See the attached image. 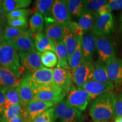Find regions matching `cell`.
I'll use <instances>...</instances> for the list:
<instances>
[{
  "instance_id": "7bdbcfd3",
  "label": "cell",
  "mask_w": 122,
  "mask_h": 122,
  "mask_svg": "<svg viewBox=\"0 0 122 122\" xmlns=\"http://www.w3.org/2000/svg\"><path fill=\"white\" fill-rule=\"evenodd\" d=\"M111 10H110V9L109 5H108L107 3V4L102 7L101 8L98 10V13H97V16H100V15H104L107 14L111 13Z\"/></svg>"
},
{
  "instance_id": "f5cc1de1",
  "label": "cell",
  "mask_w": 122,
  "mask_h": 122,
  "mask_svg": "<svg viewBox=\"0 0 122 122\" xmlns=\"http://www.w3.org/2000/svg\"><path fill=\"white\" fill-rule=\"evenodd\" d=\"M108 122L107 121H98V122Z\"/></svg>"
},
{
  "instance_id": "ffe728a7",
  "label": "cell",
  "mask_w": 122,
  "mask_h": 122,
  "mask_svg": "<svg viewBox=\"0 0 122 122\" xmlns=\"http://www.w3.org/2000/svg\"><path fill=\"white\" fill-rule=\"evenodd\" d=\"M35 49L40 53L46 51L56 52L55 41L49 39L43 33H40L33 36Z\"/></svg>"
},
{
  "instance_id": "d6a6232c",
  "label": "cell",
  "mask_w": 122,
  "mask_h": 122,
  "mask_svg": "<svg viewBox=\"0 0 122 122\" xmlns=\"http://www.w3.org/2000/svg\"><path fill=\"white\" fill-rule=\"evenodd\" d=\"M41 61L45 67L53 68L58 65V58L56 53L51 51L41 53Z\"/></svg>"
},
{
  "instance_id": "60d3db41",
  "label": "cell",
  "mask_w": 122,
  "mask_h": 122,
  "mask_svg": "<svg viewBox=\"0 0 122 122\" xmlns=\"http://www.w3.org/2000/svg\"><path fill=\"white\" fill-rule=\"evenodd\" d=\"M108 5L111 10L122 9V0H111L108 1Z\"/></svg>"
},
{
  "instance_id": "2e32d148",
  "label": "cell",
  "mask_w": 122,
  "mask_h": 122,
  "mask_svg": "<svg viewBox=\"0 0 122 122\" xmlns=\"http://www.w3.org/2000/svg\"><path fill=\"white\" fill-rule=\"evenodd\" d=\"M106 67L110 81L115 87H122V59L115 58Z\"/></svg>"
},
{
  "instance_id": "e0dca14e",
  "label": "cell",
  "mask_w": 122,
  "mask_h": 122,
  "mask_svg": "<svg viewBox=\"0 0 122 122\" xmlns=\"http://www.w3.org/2000/svg\"><path fill=\"white\" fill-rule=\"evenodd\" d=\"M45 34L54 41L63 40L65 27L56 23L53 18H45Z\"/></svg>"
},
{
  "instance_id": "d590c367",
  "label": "cell",
  "mask_w": 122,
  "mask_h": 122,
  "mask_svg": "<svg viewBox=\"0 0 122 122\" xmlns=\"http://www.w3.org/2000/svg\"><path fill=\"white\" fill-rule=\"evenodd\" d=\"M54 107L50 108L35 118L32 122H54Z\"/></svg>"
},
{
  "instance_id": "3957f363",
  "label": "cell",
  "mask_w": 122,
  "mask_h": 122,
  "mask_svg": "<svg viewBox=\"0 0 122 122\" xmlns=\"http://www.w3.org/2000/svg\"><path fill=\"white\" fill-rule=\"evenodd\" d=\"M84 120L81 111L70 106L65 98L54 106V122H83Z\"/></svg>"
},
{
  "instance_id": "7a4b0ae2",
  "label": "cell",
  "mask_w": 122,
  "mask_h": 122,
  "mask_svg": "<svg viewBox=\"0 0 122 122\" xmlns=\"http://www.w3.org/2000/svg\"><path fill=\"white\" fill-rule=\"evenodd\" d=\"M0 66L11 70L19 78L25 71L21 66L19 52L5 40L0 42Z\"/></svg>"
},
{
  "instance_id": "603a6c76",
  "label": "cell",
  "mask_w": 122,
  "mask_h": 122,
  "mask_svg": "<svg viewBox=\"0 0 122 122\" xmlns=\"http://www.w3.org/2000/svg\"><path fill=\"white\" fill-rule=\"evenodd\" d=\"M56 54L58 58L57 67L70 70L68 62L67 51L63 40L55 41Z\"/></svg>"
},
{
  "instance_id": "74e56055",
  "label": "cell",
  "mask_w": 122,
  "mask_h": 122,
  "mask_svg": "<svg viewBox=\"0 0 122 122\" xmlns=\"http://www.w3.org/2000/svg\"><path fill=\"white\" fill-rule=\"evenodd\" d=\"M33 11L31 9H18L9 13L6 15L7 20L13 19L21 17H28V16Z\"/></svg>"
},
{
  "instance_id": "681fc988",
  "label": "cell",
  "mask_w": 122,
  "mask_h": 122,
  "mask_svg": "<svg viewBox=\"0 0 122 122\" xmlns=\"http://www.w3.org/2000/svg\"><path fill=\"white\" fill-rule=\"evenodd\" d=\"M120 28H121L122 32V13L121 14V15H120Z\"/></svg>"
},
{
  "instance_id": "816d5d0a",
  "label": "cell",
  "mask_w": 122,
  "mask_h": 122,
  "mask_svg": "<svg viewBox=\"0 0 122 122\" xmlns=\"http://www.w3.org/2000/svg\"><path fill=\"white\" fill-rule=\"evenodd\" d=\"M1 4H2V0H0V7H1Z\"/></svg>"
},
{
  "instance_id": "d6986e66",
  "label": "cell",
  "mask_w": 122,
  "mask_h": 122,
  "mask_svg": "<svg viewBox=\"0 0 122 122\" xmlns=\"http://www.w3.org/2000/svg\"><path fill=\"white\" fill-rule=\"evenodd\" d=\"M96 37L97 36L93 32L83 36L82 40V48L84 54V60L93 62V54L96 49Z\"/></svg>"
},
{
  "instance_id": "ac0fdd59",
  "label": "cell",
  "mask_w": 122,
  "mask_h": 122,
  "mask_svg": "<svg viewBox=\"0 0 122 122\" xmlns=\"http://www.w3.org/2000/svg\"><path fill=\"white\" fill-rule=\"evenodd\" d=\"M16 88L22 105L23 107H25L34 99V90L30 84L29 75L23 77Z\"/></svg>"
},
{
  "instance_id": "836d02e7",
  "label": "cell",
  "mask_w": 122,
  "mask_h": 122,
  "mask_svg": "<svg viewBox=\"0 0 122 122\" xmlns=\"http://www.w3.org/2000/svg\"><path fill=\"white\" fill-rule=\"evenodd\" d=\"M23 107L21 104L13 105L5 110L2 117L7 122L22 115Z\"/></svg>"
},
{
  "instance_id": "1f68e13d",
  "label": "cell",
  "mask_w": 122,
  "mask_h": 122,
  "mask_svg": "<svg viewBox=\"0 0 122 122\" xmlns=\"http://www.w3.org/2000/svg\"><path fill=\"white\" fill-rule=\"evenodd\" d=\"M108 3V1L105 0H88L84 1V11L88 12L96 16H97L98 10L103 6Z\"/></svg>"
},
{
  "instance_id": "d4e9b609",
  "label": "cell",
  "mask_w": 122,
  "mask_h": 122,
  "mask_svg": "<svg viewBox=\"0 0 122 122\" xmlns=\"http://www.w3.org/2000/svg\"><path fill=\"white\" fill-rule=\"evenodd\" d=\"M82 40H83V37L79 38L77 47L71 56L70 61L68 62L70 70L72 74L75 70L84 61V54L83 48H82Z\"/></svg>"
},
{
  "instance_id": "f546056e",
  "label": "cell",
  "mask_w": 122,
  "mask_h": 122,
  "mask_svg": "<svg viewBox=\"0 0 122 122\" xmlns=\"http://www.w3.org/2000/svg\"><path fill=\"white\" fill-rule=\"evenodd\" d=\"M97 16L88 12L84 11L79 18L78 24L83 29L84 32H91L93 30Z\"/></svg>"
},
{
  "instance_id": "8fae6325",
  "label": "cell",
  "mask_w": 122,
  "mask_h": 122,
  "mask_svg": "<svg viewBox=\"0 0 122 122\" xmlns=\"http://www.w3.org/2000/svg\"><path fill=\"white\" fill-rule=\"evenodd\" d=\"M93 62L84 60L72 74L73 81L77 88H81L85 83L91 79L93 67Z\"/></svg>"
},
{
  "instance_id": "cb8c5ba5",
  "label": "cell",
  "mask_w": 122,
  "mask_h": 122,
  "mask_svg": "<svg viewBox=\"0 0 122 122\" xmlns=\"http://www.w3.org/2000/svg\"><path fill=\"white\" fill-rule=\"evenodd\" d=\"M30 0H3L1 8L6 14L18 10L28 7L31 4Z\"/></svg>"
},
{
  "instance_id": "ee69618b",
  "label": "cell",
  "mask_w": 122,
  "mask_h": 122,
  "mask_svg": "<svg viewBox=\"0 0 122 122\" xmlns=\"http://www.w3.org/2000/svg\"><path fill=\"white\" fill-rule=\"evenodd\" d=\"M7 23L6 14L5 13L3 9L0 7V24L6 27V24Z\"/></svg>"
},
{
  "instance_id": "484cf974",
  "label": "cell",
  "mask_w": 122,
  "mask_h": 122,
  "mask_svg": "<svg viewBox=\"0 0 122 122\" xmlns=\"http://www.w3.org/2000/svg\"><path fill=\"white\" fill-rule=\"evenodd\" d=\"M78 40L79 38L71 32L70 28L65 27V33L63 41L67 51L68 62L70 61L71 56L77 47Z\"/></svg>"
},
{
  "instance_id": "7c38bea8",
  "label": "cell",
  "mask_w": 122,
  "mask_h": 122,
  "mask_svg": "<svg viewBox=\"0 0 122 122\" xmlns=\"http://www.w3.org/2000/svg\"><path fill=\"white\" fill-rule=\"evenodd\" d=\"M53 82L56 86L68 93L72 86V74L69 70L56 67L53 70Z\"/></svg>"
},
{
  "instance_id": "db71d44e",
  "label": "cell",
  "mask_w": 122,
  "mask_h": 122,
  "mask_svg": "<svg viewBox=\"0 0 122 122\" xmlns=\"http://www.w3.org/2000/svg\"></svg>"
},
{
  "instance_id": "bcb514c9",
  "label": "cell",
  "mask_w": 122,
  "mask_h": 122,
  "mask_svg": "<svg viewBox=\"0 0 122 122\" xmlns=\"http://www.w3.org/2000/svg\"><path fill=\"white\" fill-rule=\"evenodd\" d=\"M4 25H2L0 24V42H2L4 41V29H5Z\"/></svg>"
},
{
  "instance_id": "30bf717a",
  "label": "cell",
  "mask_w": 122,
  "mask_h": 122,
  "mask_svg": "<svg viewBox=\"0 0 122 122\" xmlns=\"http://www.w3.org/2000/svg\"><path fill=\"white\" fill-rule=\"evenodd\" d=\"M52 18L57 23L68 27L72 20L65 0H56L51 11Z\"/></svg>"
},
{
  "instance_id": "7402d4cb",
  "label": "cell",
  "mask_w": 122,
  "mask_h": 122,
  "mask_svg": "<svg viewBox=\"0 0 122 122\" xmlns=\"http://www.w3.org/2000/svg\"><path fill=\"white\" fill-rule=\"evenodd\" d=\"M0 77L5 87H17L22 78H19L12 72L4 67L0 66Z\"/></svg>"
},
{
  "instance_id": "ba28073f",
  "label": "cell",
  "mask_w": 122,
  "mask_h": 122,
  "mask_svg": "<svg viewBox=\"0 0 122 122\" xmlns=\"http://www.w3.org/2000/svg\"><path fill=\"white\" fill-rule=\"evenodd\" d=\"M54 104L51 102L33 100L23 109L22 115L27 122H32L33 119L40 114L50 108Z\"/></svg>"
},
{
  "instance_id": "83f0119b",
  "label": "cell",
  "mask_w": 122,
  "mask_h": 122,
  "mask_svg": "<svg viewBox=\"0 0 122 122\" xmlns=\"http://www.w3.org/2000/svg\"><path fill=\"white\" fill-rule=\"evenodd\" d=\"M6 97L5 110L13 105L21 104V100L16 87H6L2 91Z\"/></svg>"
},
{
  "instance_id": "5bb4252c",
  "label": "cell",
  "mask_w": 122,
  "mask_h": 122,
  "mask_svg": "<svg viewBox=\"0 0 122 122\" xmlns=\"http://www.w3.org/2000/svg\"><path fill=\"white\" fill-rule=\"evenodd\" d=\"M113 19L111 13L96 18L93 32L97 36H106L113 30Z\"/></svg>"
},
{
  "instance_id": "5b68a950",
  "label": "cell",
  "mask_w": 122,
  "mask_h": 122,
  "mask_svg": "<svg viewBox=\"0 0 122 122\" xmlns=\"http://www.w3.org/2000/svg\"><path fill=\"white\" fill-rule=\"evenodd\" d=\"M66 100L70 106L79 111H83L86 109L92 99L87 92L82 88H75L72 85Z\"/></svg>"
},
{
  "instance_id": "ab89813d",
  "label": "cell",
  "mask_w": 122,
  "mask_h": 122,
  "mask_svg": "<svg viewBox=\"0 0 122 122\" xmlns=\"http://www.w3.org/2000/svg\"><path fill=\"white\" fill-rule=\"evenodd\" d=\"M122 117V92H120L117 97V103L115 106V110L114 117Z\"/></svg>"
},
{
  "instance_id": "f907efd6",
  "label": "cell",
  "mask_w": 122,
  "mask_h": 122,
  "mask_svg": "<svg viewBox=\"0 0 122 122\" xmlns=\"http://www.w3.org/2000/svg\"><path fill=\"white\" fill-rule=\"evenodd\" d=\"M0 122H6V120L3 118V117H0Z\"/></svg>"
},
{
  "instance_id": "8992f818",
  "label": "cell",
  "mask_w": 122,
  "mask_h": 122,
  "mask_svg": "<svg viewBox=\"0 0 122 122\" xmlns=\"http://www.w3.org/2000/svg\"><path fill=\"white\" fill-rule=\"evenodd\" d=\"M96 50L99 60L106 65L116 58L113 44L106 36H97Z\"/></svg>"
},
{
  "instance_id": "277c9868",
  "label": "cell",
  "mask_w": 122,
  "mask_h": 122,
  "mask_svg": "<svg viewBox=\"0 0 122 122\" xmlns=\"http://www.w3.org/2000/svg\"><path fill=\"white\" fill-rule=\"evenodd\" d=\"M66 93L55 84L42 86L34 90V99L51 102L54 105L63 100Z\"/></svg>"
},
{
  "instance_id": "9a60e30c",
  "label": "cell",
  "mask_w": 122,
  "mask_h": 122,
  "mask_svg": "<svg viewBox=\"0 0 122 122\" xmlns=\"http://www.w3.org/2000/svg\"><path fill=\"white\" fill-rule=\"evenodd\" d=\"M19 52H30L35 51L34 41L30 30H27L19 37L7 41Z\"/></svg>"
},
{
  "instance_id": "c3c4849f",
  "label": "cell",
  "mask_w": 122,
  "mask_h": 122,
  "mask_svg": "<svg viewBox=\"0 0 122 122\" xmlns=\"http://www.w3.org/2000/svg\"><path fill=\"white\" fill-rule=\"evenodd\" d=\"M5 88V86H4V85L2 84V81H1V77H0V91L1 92Z\"/></svg>"
},
{
  "instance_id": "b9f144b4",
  "label": "cell",
  "mask_w": 122,
  "mask_h": 122,
  "mask_svg": "<svg viewBox=\"0 0 122 122\" xmlns=\"http://www.w3.org/2000/svg\"><path fill=\"white\" fill-rule=\"evenodd\" d=\"M6 97L4 93L0 91V117H2L5 111Z\"/></svg>"
},
{
  "instance_id": "e575fe53",
  "label": "cell",
  "mask_w": 122,
  "mask_h": 122,
  "mask_svg": "<svg viewBox=\"0 0 122 122\" xmlns=\"http://www.w3.org/2000/svg\"><path fill=\"white\" fill-rule=\"evenodd\" d=\"M25 30L14 28V27H10L8 25H6L4 29V40L6 41L13 40L21 36L24 32Z\"/></svg>"
},
{
  "instance_id": "7dc6e473",
  "label": "cell",
  "mask_w": 122,
  "mask_h": 122,
  "mask_svg": "<svg viewBox=\"0 0 122 122\" xmlns=\"http://www.w3.org/2000/svg\"><path fill=\"white\" fill-rule=\"evenodd\" d=\"M114 122H122V117L119 116V117H115Z\"/></svg>"
},
{
  "instance_id": "f6af8a7d",
  "label": "cell",
  "mask_w": 122,
  "mask_h": 122,
  "mask_svg": "<svg viewBox=\"0 0 122 122\" xmlns=\"http://www.w3.org/2000/svg\"><path fill=\"white\" fill-rule=\"evenodd\" d=\"M7 122H26V120H25L24 117L22 114V115L18 116L16 118L10 120V121Z\"/></svg>"
},
{
  "instance_id": "52a82bcc",
  "label": "cell",
  "mask_w": 122,
  "mask_h": 122,
  "mask_svg": "<svg viewBox=\"0 0 122 122\" xmlns=\"http://www.w3.org/2000/svg\"><path fill=\"white\" fill-rule=\"evenodd\" d=\"M53 70L44 67L33 74L29 75L30 84L33 90L54 84L53 79Z\"/></svg>"
},
{
  "instance_id": "9c48e42d",
  "label": "cell",
  "mask_w": 122,
  "mask_h": 122,
  "mask_svg": "<svg viewBox=\"0 0 122 122\" xmlns=\"http://www.w3.org/2000/svg\"><path fill=\"white\" fill-rule=\"evenodd\" d=\"M22 66L30 75L44 67L41 61V53L35 51L30 52H19Z\"/></svg>"
},
{
  "instance_id": "4dcf8cb0",
  "label": "cell",
  "mask_w": 122,
  "mask_h": 122,
  "mask_svg": "<svg viewBox=\"0 0 122 122\" xmlns=\"http://www.w3.org/2000/svg\"><path fill=\"white\" fill-rule=\"evenodd\" d=\"M54 0H37L35 1L36 8L38 12L41 13L45 18H52L51 11Z\"/></svg>"
},
{
  "instance_id": "6da1fadb",
  "label": "cell",
  "mask_w": 122,
  "mask_h": 122,
  "mask_svg": "<svg viewBox=\"0 0 122 122\" xmlns=\"http://www.w3.org/2000/svg\"><path fill=\"white\" fill-rule=\"evenodd\" d=\"M117 96L112 92L99 96L92 103L89 114L93 122L107 121L114 117Z\"/></svg>"
},
{
  "instance_id": "f1b7e54d",
  "label": "cell",
  "mask_w": 122,
  "mask_h": 122,
  "mask_svg": "<svg viewBox=\"0 0 122 122\" xmlns=\"http://www.w3.org/2000/svg\"><path fill=\"white\" fill-rule=\"evenodd\" d=\"M71 16L74 18H80L84 13V1L81 0H65Z\"/></svg>"
},
{
  "instance_id": "4316f807",
  "label": "cell",
  "mask_w": 122,
  "mask_h": 122,
  "mask_svg": "<svg viewBox=\"0 0 122 122\" xmlns=\"http://www.w3.org/2000/svg\"><path fill=\"white\" fill-rule=\"evenodd\" d=\"M44 18L39 12H35L29 20L30 30L32 37L38 33H42L44 29Z\"/></svg>"
},
{
  "instance_id": "f35d334b",
  "label": "cell",
  "mask_w": 122,
  "mask_h": 122,
  "mask_svg": "<svg viewBox=\"0 0 122 122\" xmlns=\"http://www.w3.org/2000/svg\"><path fill=\"white\" fill-rule=\"evenodd\" d=\"M68 28H70L71 32L77 38L83 37L84 34V30L80 26L78 23L72 21Z\"/></svg>"
},
{
  "instance_id": "44dd1931",
  "label": "cell",
  "mask_w": 122,
  "mask_h": 122,
  "mask_svg": "<svg viewBox=\"0 0 122 122\" xmlns=\"http://www.w3.org/2000/svg\"><path fill=\"white\" fill-rule=\"evenodd\" d=\"M91 80H95L102 83H111L108 76L106 65L100 60L93 63Z\"/></svg>"
},
{
  "instance_id": "4fadbf2b",
  "label": "cell",
  "mask_w": 122,
  "mask_h": 122,
  "mask_svg": "<svg viewBox=\"0 0 122 122\" xmlns=\"http://www.w3.org/2000/svg\"><path fill=\"white\" fill-rule=\"evenodd\" d=\"M115 86L111 83H102L93 80H88L81 88L91 95L92 100H95L99 96L106 93L110 92Z\"/></svg>"
},
{
  "instance_id": "8d00e7d4",
  "label": "cell",
  "mask_w": 122,
  "mask_h": 122,
  "mask_svg": "<svg viewBox=\"0 0 122 122\" xmlns=\"http://www.w3.org/2000/svg\"><path fill=\"white\" fill-rule=\"evenodd\" d=\"M7 25L23 30H27L28 27V20L27 17H21L13 19L7 20Z\"/></svg>"
}]
</instances>
